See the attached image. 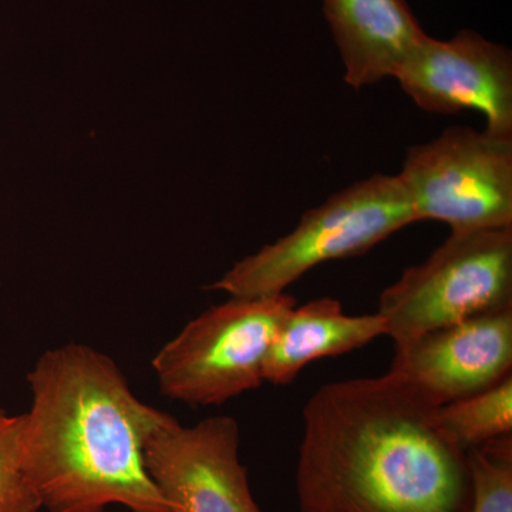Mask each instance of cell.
I'll use <instances>...</instances> for the list:
<instances>
[{"mask_svg":"<svg viewBox=\"0 0 512 512\" xmlns=\"http://www.w3.org/2000/svg\"><path fill=\"white\" fill-rule=\"evenodd\" d=\"M302 420L301 512H470L468 451L392 373L323 384Z\"/></svg>","mask_w":512,"mask_h":512,"instance_id":"6da1fadb","label":"cell"},{"mask_svg":"<svg viewBox=\"0 0 512 512\" xmlns=\"http://www.w3.org/2000/svg\"><path fill=\"white\" fill-rule=\"evenodd\" d=\"M26 380L22 460L43 510L171 512L144 451L175 417L138 399L110 356L69 342L46 350Z\"/></svg>","mask_w":512,"mask_h":512,"instance_id":"7a4b0ae2","label":"cell"},{"mask_svg":"<svg viewBox=\"0 0 512 512\" xmlns=\"http://www.w3.org/2000/svg\"><path fill=\"white\" fill-rule=\"evenodd\" d=\"M414 222L399 175L375 174L306 211L288 235L241 259L210 289L234 298L276 295L316 266L365 254Z\"/></svg>","mask_w":512,"mask_h":512,"instance_id":"3957f363","label":"cell"},{"mask_svg":"<svg viewBox=\"0 0 512 512\" xmlns=\"http://www.w3.org/2000/svg\"><path fill=\"white\" fill-rule=\"evenodd\" d=\"M296 299L286 292L212 306L158 350L160 392L190 406H220L259 389L276 333Z\"/></svg>","mask_w":512,"mask_h":512,"instance_id":"277c9868","label":"cell"},{"mask_svg":"<svg viewBox=\"0 0 512 512\" xmlns=\"http://www.w3.org/2000/svg\"><path fill=\"white\" fill-rule=\"evenodd\" d=\"M512 306V227L451 232L379 296L393 343Z\"/></svg>","mask_w":512,"mask_h":512,"instance_id":"5b68a950","label":"cell"},{"mask_svg":"<svg viewBox=\"0 0 512 512\" xmlns=\"http://www.w3.org/2000/svg\"><path fill=\"white\" fill-rule=\"evenodd\" d=\"M400 180L417 221L451 232L512 227V137L448 127L406 151Z\"/></svg>","mask_w":512,"mask_h":512,"instance_id":"8992f818","label":"cell"},{"mask_svg":"<svg viewBox=\"0 0 512 512\" xmlns=\"http://www.w3.org/2000/svg\"><path fill=\"white\" fill-rule=\"evenodd\" d=\"M393 79L417 107L431 114L473 110L485 130L512 137V52L476 30L448 40H420Z\"/></svg>","mask_w":512,"mask_h":512,"instance_id":"52a82bcc","label":"cell"},{"mask_svg":"<svg viewBox=\"0 0 512 512\" xmlns=\"http://www.w3.org/2000/svg\"><path fill=\"white\" fill-rule=\"evenodd\" d=\"M144 458L171 512H262L239 461L232 417H208L194 426L174 419L148 440Z\"/></svg>","mask_w":512,"mask_h":512,"instance_id":"ba28073f","label":"cell"},{"mask_svg":"<svg viewBox=\"0 0 512 512\" xmlns=\"http://www.w3.org/2000/svg\"><path fill=\"white\" fill-rule=\"evenodd\" d=\"M389 373L441 407L512 375V306L394 343Z\"/></svg>","mask_w":512,"mask_h":512,"instance_id":"9c48e42d","label":"cell"},{"mask_svg":"<svg viewBox=\"0 0 512 512\" xmlns=\"http://www.w3.org/2000/svg\"><path fill=\"white\" fill-rule=\"evenodd\" d=\"M322 8L355 90L394 77L427 35L407 0H322Z\"/></svg>","mask_w":512,"mask_h":512,"instance_id":"30bf717a","label":"cell"},{"mask_svg":"<svg viewBox=\"0 0 512 512\" xmlns=\"http://www.w3.org/2000/svg\"><path fill=\"white\" fill-rule=\"evenodd\" d=\"M386 336L379 313L348 315L338 299L319 298L295 306L276 333L265 360L264 380L291 384L309 363L346 355Z\"/></svg>","mask_w":512,"mask_h":512,"instance_id":"8fae6325","label":"cell"},{"mask_svg":"<svg viewBox=\"0 0 512 512\" xmlns=\"http://www.w3.org/2000/svg\"><path fill=\"white\" fill-rule=\"evenodd\" d=\"M437 420L448 437L466 451L512 434V375L490 389L444 404Z\"/></svg>","mask_w":512,"mask_h":512,"instance_id":"7c38bea8","label":"cell"},{"mask_svg":"<svg viewBox=\"0 0 512 512\" xmlns=\"http://www.w3.org/2000/svg\"><path fill=\"white\" fill-rule=\"evenodd\" d=\"M473 503L470 512H512V440L501 437L468 451Z\"/></svg>","mask_w":512,"mask_h":512,"instance_id":"4fadbf2b","label":"cell"},{"mask_svg":"<svg viewBox=\"0 0 512 512\" xmlns=\"http://www.w3.org/2000/svg\"><path fill=\"white\" fill-rule=\"evenodd\" d=\"M22 414L0 409V512H40L39 494L22 460Z\"/></svg>","mask_w":512,"mask_h":512,"instance_id":"5bb4252c","label":"cell"}]
</instances>
